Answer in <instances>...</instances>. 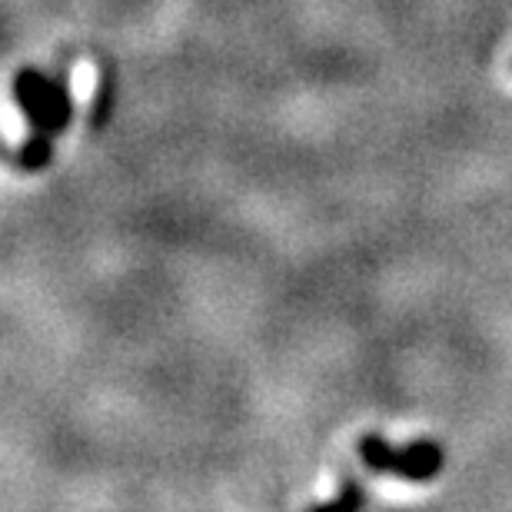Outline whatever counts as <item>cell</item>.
Returning a JSON list of instances; mask_svg holds the SVG:
<instances>
[{
	"instance_id": "6da1fadb",
	"label": "cell",
	"mask_w": 512,
	"mask_h": 512,
	"mask_svg": "<svg viewBox=\"0 0 512 512\" xmlns=\"http://www.w3.org/2000/svg\"><path fill=\"white\" fill-rule=\"evenodd\" d=\"M14 100L20 114L27 117L30 130H47L60 137L74 117V100H70L64 77H47L37 67H20L14 77Z\"/></svg>"
},
{
	"instance_id": "7a4b0ae2",
	"label": "cell",
	"mask_w": 512,
	"mask_h": 512,
	"mask_svg": "<svg viewBox=\"0 0 512 512\" xmlns=\"http://www.w3.org/2000/svg\"><path fill=\"white\" fill-rule=\"evenodd\" d=\"M443 446L433 443V439H416L409 443L406 449H399V466H396V476L406 479V483H429L443 473Z\"/></svg>"
},
{
	"instance_id": "3957f363",
	"label": "cell",
	"mask_w": 512,
	"mask_h": 512,
	"mask_svg": "<svg viewBox=\"0 0 512 512\" xmlns=\"http://www.w3.org/2000/svg\"><path fill=\"white\" fill-rule=\"evenodd\" d=\"M50 160H54V133H47V130H30V137L20 143V150L14 153V167L20 173L47 170Z\"/></svg>"
},
{
	"instance_id": "277c9868",
	"label": "cell",
	"mask_w": 512,
	"mask_h": 512,
	"mask_svg": "<svg viewBox=\"0 0 512 512\" xmlns=\"http://www.w3.org/2000/svg\"><path fill=\"white\" fill-rule=\"evenodd\" d=\"M360 459L366 463V469H373V473H393V476H396L399 449L389 446L383 436L366 433V436L360 439Z\"/></svg>"
},
{
	"instance_id": "5b68a950",
	"label": "cell",
	"mask_w": 512,
	"mask_h": 512,
	"mask_svg": "<svg viewBox=\"0 0 512 512\" xmlns=\"http://www.w3.org/2000/svg\"><path fill=\"white\" fill-rule=\"evenodd\" d=\"M110 110H114V74H110V70H104V74H100V87H97L94 110H90V127L104 130L110 124Z\"/></svg>"
},
{
	"instance_id": "8992f818",
	"label": "cell",
	"mask_w": 512,
	"mask_h": 512,
	"mask_svg": "<svg viewBox=\"0 0 512 512\" xmlns=\"http://www.w3.org/2000/svg\"><path fill=\"white\" fill-rule=\"evenodd\" d=\"M360 506H366V493H363V486L356 483L353 476H346V479H343L340 496H336L333 503L320 506V509H360Z\"/></svg>"
}]
</instances>
